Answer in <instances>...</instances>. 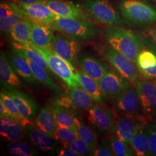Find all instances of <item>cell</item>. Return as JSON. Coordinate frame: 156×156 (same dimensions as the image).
I'll list each match as a JSON object with an SVG mask.
<instances>
[{
	"instance_id": "6da1fadb",
	"label": "cell",
	"mask_w": 156,
	"mask_h": 156,
	"mask_svg": "<svg viewBox=\"0 0 156 156\" xmlns=\"http://www.w3.org/2000/svg\"><path fill=\"white\" fill-rule=\"evenodd\" d=\"M104 38L109 47L136 64L138 55L145 48L139 35L119 26H109L105 28Z\"/></svg>"
},
{
	"instance_id": "7a4b0ae2",
	"label": "cell",
	"mask_w": 156,
	"mask_h": 156,
	"mask_svg": "<svg viewBox=\"0 0 156 156\" xmlns=\"http://www.w3.org/2000/svg\"><path fill=\"white\" fill-rule=\"evenodd\" d=\"M53 30L78 41L94 39L99 34L98 28L89 21L56 16L50 24Z\"/></svg>"
},
{
	"instance_id": "3957f363",
	"label": "cell",
	"mask_w": 156,
	"mask_h": 156,
	"mask_svg": "<svg viewBox=\"0 0 156 156\" xmlns=\"http://www.w3.org/2000/svg\"><path fill=\"white\" fill-rule=\"evenodd\" d=\"M84 11L95 20L109 26L123 25L121 17L109 0H84Z\"/></svg>"
},
{
	"instance_id": "277c9868",
	"label": "cell",
	"mask_w": 156,
	"mask_h": 156,
	"mask_svg": "<svg viewBox=\"0 0 156 156\" xmlns=\"http://www.w3.org/2000/svg\"><path fill=\"white\" fill-rule=\"evenodd\" d=\"M153 120L151 115L120 114L113 129L114 136L129 145L135 135L142 127Z\"/></svg>"
},
{
	"instance_id": "5b68a950",
	"label": "cell",
	"mask_w": 156,
	"mask_h": 156,
	"mask_svg": "<svg viewBox=\"0 0 156 156\" xmlns=\"http://www.w3.org/2000/svg\"><path fill=\"white\" fill-rule=\"evenodd\" d=\"M119 8L125 20L132 24L147 25L156 22V11L151 6L138 0H124Z\"/></svg>"
},
{
	"instance_id": "8992f818",
	"label": "cell",
	"mask_w": 156,
	"mask_h": 156,
	"mask_svg": "<svg viewBox=\"0 0 156 156\" xmlns=\"http://www.w3.org/2000/svg\"><path fill=\"white\" fill-rule=\"evenodd\" d=\"M25 44L30 45L38 51L45 58L50 70L61 78L69 88L79 86L75 78L74 68L71 62L57 55L49 48H40L30 42Z\"/></svg>"
},
{
	"instance_id": "52a82bcc",
	"label": "cell",
	"mask_w": 156,
	"mask_h": 156,
	"mask_svg": "<svg viewBox=\"0 0 156 156\" xmlns=\"http://www.w3.org/2000/svg\"><path fill=\"white\" fill-rule=\"evenodd\" d=\"M103 56L111 63L118 73L123 78L135 83L139 78L138 69L136 64L130 61L111 47H108L102 50Z\"/></svg>"
},
{
	"instance_id": "ba28073f",
	"label": "cell",
	"mask_w": 156,
	"mask_h": 156,
	"mask_svg": "<svg viewBox=\"0 0 156 156\" xmlns=\"http://www.w3.org/2000/svg\"><path fill=\"white\" fill-rule=\"evenodd\" d=\"M115 108L120 114L144 113L136 85H130L115 99Z\"/></svg>"
},
{
	"instance_id": "9c48e42d",
	"label": "cell",
	"mask_w": 156,
	"mask_h": 156,
	"mask_svg": "<svg viewBox=\"0 0 156 156\" xmlns=\"http://www.w3.org/2000/svg\"><path fill=\"white\" fill-rule=\"evenodd\" d=\"M87 110L88 121L98 132L107 134L113 131L116 121L111 109L94 104Z\"/></svg>"
},
{
	"instance_id": "30bf717a",
	"label": "cell",
	"mask_w": 156,
	"mask_h": 156,
	"mask_svg": "<svg viewBox=\"0 0 156 156\" xmlns=\"http://www.w3.org/2000/svg\"><path fill=\"white\" fill-rule=\"evenodd\" d=\"M49 48L57 55L71 63L78 57L81 45L76 40L65 35L57 34L51 40Z\"/></svg>"
},
{
	"instance_id": "8fae6325",
	"label": "cell",
	"mask_w": 156,
	"mask_h": 156,
	"mask_svg": "<svg viewBox=\"0 0 156 156\" xmlns=\"http://www.w3.org/2000/svg\"><path fill=\"white\" fill-rule=\"evenodd\" d=\"M140 95L142 112L153 115L156 111V82L148 79L138 78L135 83Z\"/></svg>"
},
{
	"instance_id": "7c38bea8",
	"label": "cell",
	"mask_w": 156,
	"mask_h": 156,
	"mask_svg": "<svg viewBox=\"0 0 156 156\" xmlns=\"http://www.w3.org/2000/svg\"><path fill=\"white\" fill-rule=\"evenodd\" d=\"M101 89L111 99H115L131 85V82L123 78L115 70L107 71L98 81Z\"/></svg>"
},
{
	"instance_id": "4fadbf2b",
	"label": "cell",
	"mask_w": 156,
	"mask_h": 156,
	"mask_svg": "<svg viewBox=\"0 0 156 156\" xmlns=\"http://www.w3.org/2000/svg\"><path fill=\"white\" fill-rule=\"evenodd\" d=\"M56 16L89 20V16L73 2L62 0H45L43 2Z\"/></svg>"
},
{
	"instance_id": "5bb4252c",
	"label": "cell",
	"mask_w": 156,
	"mask_h": 156,
	"mask_svg": "<svg viewBox=\"0 0 156 156\" xmlns=\"http://www.w3.org/2000/svg\"><path fill=\"white\" fill-rule=\"evenodd\" d=\"M69 89L68 94L57 99V102L68 108L78 109H89L94 104V100L81 87L77 86Z\"/></svg>"
},
{
	"instance_id": "9a60e30c",
	"label": "cell",
	"mask_w": 156,
	"mask_h": 156,
	"mask_svg": "<svg viewBox=\"0 0 156 156\" xmlns=\"http://www.w3.org/2000/svg\"><path fill=\"white\" fill-rule=\"evenodd\" d=\"M17 5L23 15L31 21L50 24L56 19V15L44 2Z\"/></svg>"
},
{
	"instance_id": "2e32d148",
	"label": "cell",
	"mask_w": 156,
	"mask_h": 156,
	"mask_svg": "<svg viewBox=\"0 0 156 156\" xmlns=\"http://www.w3.org/2000/svg\"><path fill=\"white\" fill-rule=\"evenodd\" d=\"M2 91L9 95L15 103L17 109L23 116L30 120L35 118L38 105L35 101L28 94L17 90Z\"/></svg>"
},
{
	"instance_id": "e0dca14e",
	"label": "cell",
	"mask_w": 156,
	"mask_h": 156,
	"mask_svg": "<svg viewBox=\"0 0 156 156\" xmlns=\"http://www.w3.org/2000/svg\"><path fill=\"white\" fill-rule=\"evenodd\" d=\"M9 61L7 60L4 51L0 54V81L3 89L12 90L20 89L22 83L19 78Z\"/></svg>"
},
{
	"instance_id": "ac0fdd59",
	"label": "cell",
	"mask_w": 156,
	"mask_h": 156,
	"mask_svg": "<svg viewBox=\"0 0 156 156\" xmlns=\"http://www.w3.org/2000/svg\"><path fill=\"white\" fill-rule=\"evenodd\" d=\"M75 78L79 87L89 94L96 102L104 105L106 95L101 89L98 82L82 71L75 73Z\"/></svg>"
},
{
	"instance_id": "d6986e66",
	"label": "cell",
	"mask_w": 156,
	"mask_h": 156,
	"mask_svg": "<svg viewBox=\"0 0 156 156\" xmlns=\"http://www.w3.org/2000/svg\"><path fill=\"white\" fill-rule=\"evenodd\" d=\"M9 62L17 74L24 82L30 85L39 86L40 82L35 76L27 62L15 50L9 55Z\"/></svg>"
},
{
	"instance_id": "ffe728a7",
	"label": "cell",
	"mask_w": 156,
	"mask_h": 156,
	"mask_svg": "<svg viewBox=\"0 0 156 156\" xmlns=\"http://www.w3.org/2000/svg\"><path fill=\"white\" fill-rule=\"evenodd\" d=\"M26 134L31 144L41 151L45 152L54 151L56 146L54 138L35 124L29 125L26 128Z\"/></svg>"
},
{
	"instance_id": "44dd1931",
	"label": "cell",
	"mask_w": 156,
	"mask_h": 156,
	"mask_svg": "<svg viewBox=\"0 0 156 156\" xmlns=\"http://www.w3.org/2000/svg\"><path fill=\"white\" fill-rule=\"evenodd\" d=\"M26 128L23 127L12 117H0L1 136L8 142L22 140L25 135Z\"/></svg>"
},
{
	"instance_id": "7402d4cb",
	"label": "cell",
	"mask_w": 156,
	"mask_h": 156,
	"mask_svg": "<svg viewBox=\"0 0 156 156\" xmlns=\"http://www.w3.org/2000/svg\"><path fill=\"white\" fill-rule=\"evenodd\" d=\"M78 66L82 71L98 82L107 72V68L102 62L93 56L84 55L78 58Z\"/></svg>"
},
{
	"instance_id": "603a6c76",
	"label": "cell",
	"mask_w": 156,
	"mask_h": 156,
	"mask_svg": "<svg viewBox=\"0 0 156 156\" xmlns=\"http://www.w3.org/2000/svg\"><path fill=\"white\" fill-rule=\"evenodd\" d=\"M31 23L30 42L40 48H49L51 41L55 36L52 28L44 23L33 21Z\"/></svg>"
},
{
	"instance_id": "cb8c5ba5",
	"label": "cell",
	"mask_w": 156,
	"mask_h": 156,
	"mask_svg": "<svg viewBox=\"0 0 156 156\" xmlns=\"http://www.w3.org/2000/svg\"><path fill=\"white\" fill-rule=\"evenodd\" d=\"M35 124L39 129L49 134L53 138L58 127L55 109L50 106L42 108L35 119Z\"/></svg>"
},
{
	"instance_id": "d4e9b609",
	"label": "cell",
	"mask_w": 156,
	"mask_h": 156,
	"mask_svg": "<svg viewBox=\"0 0 156 156\" xmlns=\"http://www.w3.org/2000/svg\"><path fill=\"white\" fill-rule=\"evenodd\" d=\"M15 51L20 56H22L23 57H24V59L27 62L28 64L31 68L35 76L38 79V80L41 83L44 84L50 90V91H51L55 94L58 95H62L64 93L63 90L56 85V84L53 82L52 79L50 78V76L48 73L45 70V69L40 67L38 64H37L36 62H34L33 61L31 60L24 55H23L20 53H19L16 51Z\"/></svg>"
},
{
	"instance_id": "484cf974",
	"label": "cell",
	"mask_w": 156,
	"mask_h": 156,
	"mask_svg": "<svg viewBox=\"0 0 156 156\" xmlns=\"http://www.w3.org/2000/svg\"><path fill=\"white\" fill-rule=\"evenodd\" d=\"M148 124L142 127L135 135L129 145L135 156H151L148 138Z\"/></svg>"
},
{
	"instance_id": "4316f807",
	"label": "cell",
	"mask_w": 156,
	"mask_h": 156,
	"mask_svg": "<svg viewBox=\"0 0 156 156\" xmlns=\"http://www.w3.org/2000/svg\"><path fill=\"white\" fill-rule=\"evenodd\" d=\"M31 31V21L24 17L15 26L10 33V35L15 42L25 44L30 42Z\"/></svg>"
},
{
	"instance_id": "83f0119b",
	"label": "cell",
	"mask_w": 156,
	"mask_h": 156,
	"mask_svg": "<svg viewBox=\"0 0 156 156\" xmlns=\"http://www.w3.org/2000/svg\"><path fill=\"white\" fill-rule=\"evenodd\" d=\"M12 45L15 51L22 53L31 60L36 62L40 67L45 69L48 73H50L51 70L45 58L38 51L27 44H22L14 42Z\"/></svg>"
},
{
	"instance_id": "f1b7e54d",
	"label": "cell",
	"mask_w": 156,
	"mask_h": 156,
	"mask_svg": "<svg viewBox=\"0 0 156 156\" xmlns=\"http://www.w3.org/2000/svg\"><path fill=\"white\" fill-rule=\"evenodd\" d=\"M54 109L58 124L71 128L78 134V129L75 122V116L69 108L62 105L56 101Z\"/></svg>"
},
{
	"instance_id": "f546056e",
	"label": "cell",
	"mask_w": 156,
	"mask_h": 156,
	"mask_svg": "<svg viewBox=\"0 0 156 156\" xmlns=\"http://www.w3.org/2000/svg\"><path fill=\"white\" fill-rule=\"evenodd\" d=\"M75 122L78 129V136L83 140L94 149L98 146L97 135L94 131L76 116H75Z\"/></svg>"
},
{
	"instance_id": "4dcf8cb0",
	"label": "cell",
	"mask_w": 156,
	"mask_h": 156,
	"mask_svg": "<svg viewBox=\"0 0 156 156\" xmlns=\"http://www.w3.org/2000/svg\"><path fill=\"white\" fill-rule=\"evenodd\" d=\"M0 100L2 101L6 108L11 112L13 116V119L20 123L23 127L26 128L29 125L34 124V123L30 120L24 117L17 109L15 103L12 99L11 97L7 94L5 92L1 91L0 94Z\"/></svg>"
},
{
	"instance_id": "1f68e13d",
	"label": "cell",
	"mask_w": 156,
	"mask_h": 156,
	"mask_svg": "<svg viewBox=\"0 0 156 156\" xmlns=\"http://www.w3.org/2000/svg\"><path fill=\"white\" fill-rule=\"evenodd\" d=\"M9 153L15 156H32L36 155L35 151L28 144L19 140L9 142L6 146Z\"/></svg>"
},
{
	"instance_id": "d6a6232c",
	"label": "cell",
	"mask_w": 156,
	"mask_h": 156,
	"mask_svg": "<svg viewBox=\"0 0 156 156\" xmlns=\"http://www.w3.org/2000/svg\"><path fill=\"white\" fill-rule=\"evenodd\" d=\"M24 17L21 12L19 11L9 16L0 18V30L1 33L6 35H10L15 26Z\"/></svg>"
},
{
	"instance_id": "836d02e7",
	"label": "cell",
	"mask_w": 156,
	"mask_h": 156,
	"mask_svg": "<svg viewBox=\"0 0 156 156\" xmlns=\"http://www.w3.org/2000/svg\"><path fill=\"white\" fill-rule=\"evenodd\" d=\"M64 147H68L78 154L79 156L91 155L93 149L83 140L78 137L71 142L63 145Z\"/></svg>"
},
{
	"instance_id": "e575fe53",
	"label": "cell",
	"mask_w": 156,
	"mask_h": 156,
	"mask_svg": "<svg viewBox=\"0 0 156 156\" xmlns=\"http://www.w3.org/2000/svg\"><path fill=\"white\" fill-rule=\"evenodd\" d=\"M79 137L78 134L71 128L58 124L54 135V140L62 142V145L71 142Z\"/></svg>"
},
{
	"instance_id": "d590c367",
	"label": "cell",
	"mask_w": 156,
	"mask_h": 156,
	"mask_svg": "<svg viewBox=\"0 0 156 156\" xmlns=\"http://www.w3.org/2000/svg\"><path fill=\"white\" fill-rule=\"evenodd\" d=\"M129 146V145L117 139L115 136L112 137L110 140V146L115 156H135L132 149L130 148Z\"/></svg>"
},
{
	"instance_id": "8d00e7d4",
	"label": "cell",
	"mask_w": 156,
	"mask_h": 156,
	"mask_svg": "<svg viewBox=\"0 0 156 156\" xmlns=\"http://www.w3.org/2000/svg\"><path fill=\"white\" fill-rule=\"evenodd\" d=\"M138 69H146L156 66V55L147 50H142L138 55L136 61Z\"/></svg>"
},
{
	"instance_id": "74e56055",
	"label": "cell",
	"mask_w": 156,
	"mask_h": 156,
	"mask_svg": "<svg viewBox=\"0 0 156 156\" xmlns=\"http://www.w3.org/2000/svg\"><path fill=\"white\" fill-rule=\"evenodd\" d=\"M148 127V138L151 156H156V123L154 121L149 122Z\"/></svg>"
},
{
	"instance_id": "f35d334b",
	"label": "cell",
	"mask_w": 156,
	"mask_h": 156,
	"mask_svg": "<svg viewBox=\"0 0 156 156\" xmlns=\"http://www.w3.org/2000/svg\"><path fill=\"white\" fill-rule=\"evenodd\" d=\"M19 11L17 5L13 3H1L0 5V18L9 16Z\"/></svg>"
},
{
	"instance_id": "ab89813d",
	"label": "cell",
	"mask_w": 156,
	"mask_h": 156,
	"mask_svg": "<svg viewBox=\"0 0 156 156\" xmlns=\"http://www.w3.org/2000/svg\"><path fill=\"white\" fill-rule=\"evenodd\" d=\"M91 156H115L111 146H97L91 153Z\"/></svg>"
},
{
	"instance_id": "60d3db41",
	"label": "cell",
	"mask_w": 156,
	"mask_h": 156,
	"mask_svg": "<svg viewBox=\"0 0 156 156\" xmlns=\"http://www.w3.org/2000/svg\"><path fill=\"white\" fill-rule=\"evenodd\" d=\"M138 70L144 78L148 79H156V66L146 69H138Z\"/></svg>"
},
{
	"instance_id": "b9f144b4",
	"label": "cell",
	"mask_w": 156,
	"mask_h": 156,
	"mask_svg": "<svg viewBox=\"0 0 156 156\" xmlns=\"http://www.w3.org/2000/svg\"><path fill=\"white\" fill-rule=\"evenodd\" d=\"M57 154L59 156H79L76 153L66 147L57 149Z\"/></svg>"
},
{
	"instance_id": "7bdbcfd3",
	"label": "cell",
	"mask_w": 156,
	"mask_h": 156,
	"mask_svg": "<svg viewBox=\"0 0 156 156\" xmlns=\"http://www.w3.org/2000/svg\"><path fill=\"white\" fill-rule=\"evenodd\" d=\"M0 116L1 117H9L13 118L11 112L6 108L2 101L0 100Z\"/></svg>"
},
{
	"instance_id": "ee69618b",
	"label": "cell",
	"mask_w": 156,
	"mask_h": 156,
	"mask_svg": "<svg viewBox=\"0 0 156 156\" xmlns=\"http://www.w3.org/2000/svg\"><path fill=\"white\" fill-rule=\"evenodd\" d=\"M17 4H31L38 2H43L45 0H15Z\"/></svg>"
},
{
	"instance_id": "f6af8a7d",
	"label": "cell",
	"mask_w": 156,
	"mask_h": 156,
	"mask_svg": "<svg viewBox=\"0 0 156 156\" xmlns=\"http://www.w3.org/2000/svg\"><path fill=\"white\" fill-rule=\"evenodd\" d=\"M151 35H152V37H153V38H154V39L156 40V30H153V31H152V33H151Z\"/></svg>"
},
{
	"instance_id": "bcb514c9",
	"label": "cell",
	"mask_w": 156,
	"mask_h": 156,
	"mask_svg": "<svg viewBox=\"0 0 156 156\" xmlns=\"http://www.w3.org/2000/svg\"><path fill=\"white\" fill-rule=\"evenodd\" d=\"M154 115V116H155V120H154V122L156 123V112H155V113H154V115Z\"/></svg>"
},
{
	"instance_id": "7dc6e473",
	"label": "cell",
	"mask_w": 156,
	"mask_h": 156,
	"mask_svg": "<svg viewBox=\"0 0 156 156\" xmlns=\"http://www.w3.org/2000/svg\"></svg>"
}]
</instances>
